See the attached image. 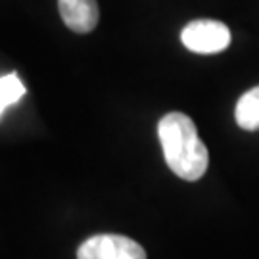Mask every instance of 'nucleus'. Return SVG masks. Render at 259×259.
Returning <instances> with one entry per match:
<instances>
[{
	"instance_id": "f257e3e1",
	"label": "nucleus",
	"mask_w": 259,
	"mask_h": 259,
	"mask_svg": "<svg viewBox=\"0 0 259 259\" xmlns=\"http://www.w3.org/2000/svg\"><path fill=\"white\" fill-rule=\"evenodd\" d=\"M157 137L169 169L183 181H200L207 171L209 154L198 137L194 121L186 113L171 111L159 119Z\"/></svg>"
},
{
	"instance_id": "f03ea898",
	"label": "nucleus",
	"mask_w": 259,
	"mask_h": 259,
	"mask_svg": "<svg viewBox=\"0 0 259 259\" xmlns=\"http://www.w3.org/2000/svg\"><path fill=\"white\" fill-rule=\"evenodd\" d=\"M181 40L190 52L217 54L231 47V29L217 19H194L183 29Z\"/></svg>"
},
{
	"instance_id": "7ed1b4c3",
	"label": "nucleus",
	"mask_w": 259,
	"mask_h": 259,
	"mask_svg": "<svg viewBox=\"0 0 259 259\" xmlns=\"http://www.w3.org/2000/svg\"><path fill=\"white\" fill-rule=\"evenodd\" d=\"M77 259H146V251L123 234H94L79 246Z\"/></svg>"
},
{
	"instance_id": "20e7f679",
	"label": "nucleus",
	"mask_w": 259,
	"mask_h": 259,
	"mask_svg": "<svg viewBox=\"0 0 259 259\" xmlns=\"http://www.w3.org/2000/svg\"><path fill=\"white\" fill-rule=\"evenodd\" d=\"M60 16L65 27L75 33H91L98 25L100 10L96 0H58Z\"/></svg>"
},
{
	"instance_id": "39448f33",
	"label": "nucleus",
	"mask_w": 259,
	"mask_h": 259,
	"mask_svg": "<svg viewBox=\"0 0 259 259\" xmlns=\"http://www.w3.org/2000/svg\"><path fill=\"white\" fill-rule=\"evenodd\" d=\"M234 117L238 127L244 131H259V87L242 94L234 110Z\"/></svg>"
},
{
	"instance_id": "423d86ee",
	"label": "nucleus",
	"mask_w": 259,
	"mask_h": 259,
	"mask_svg": "<svg viewBox=\"0 0 259 259\" xmlns=\"http://www.w3.org/2000/svg\"><path fill=\"white\" fill-rule=\"evenodd\" d=\"M27 93L25 84L21 83L19 75L16 71H12L8 75H2L0 77V117L6 108L18 104L23 96Z\"/></svg>"
}]
</instances>
